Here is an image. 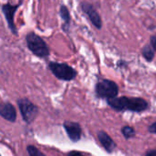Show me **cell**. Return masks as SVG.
<instances>
[{"mask_svg":"<svg viewBox=\"0 0 156 156\" xmlns=\"http://www.w3.org/2000/svg\"><path fill=\"white\" fill-rule=\"evenodd\" d=\"M26 41L30 51H31L36 56L44 58L49 55L50 51L48 45L40 36H38L34 32L28 33L26 37Z\"/></svg>","mask_w":156,"mask_h":156,"instance_id":"2","label":"cell"},{"mask_svg":"<svg viewBox=\"0 0 156 156\" xmlns=\"http://www.w3.org/2000/svg\"><path fill=\"white\" fill-rule=\"evenodd\" d=\"M98 137L100 143L106 149V151H108V152H111L114 151V149L116 147V143L113 141V140L110 138V136L108 135V133H106L105 131H99L98 134Z\"/></svg>","mask_w":156,"mask_h":156,"instance_id":"10","label":"cell"},{"mask_svg":"<svg viewBox=\"0 0 156 156\" xmlns=\"http://www.w3.org/2000/svg\"><path fill=\"white\" fill-rule=\"evenodd\" d=\"M0 156H1V155H0Z\"/></svg>","mask_w":156,"mask_h":156,"instance_id":"19","label":"cell"},{"mask_svg":"<svg viewBox=\"0 0 156 156\" xmlns=\"http://www.w3.org/2000/svg\"><path fill=\"white\" fill-rule=\"evenodd\" d=\"M21 3H22V1L20 0L19 4H16L14 6L10 5V4H5L2 6V10L6 17L9 27L14 34H17V29H16V26L14 23V15H15V12L17 11V9L20 7Z\"/></svg>","mask_w":156,"mask_h":156,"instance_id":"6","label":"cell"},{"mask_svg":"<svg viewBox=\"0 0 156 156\" xmlns=\"http://www.w3.org/2000/svg\"><path fill=\"white\" fill-rule=\"evenodd\" d=\"M81 8H82V10L85 12V14L89 18L92 24L97 29L100 30L101 27H102V21H101L100 16L98 15V13L97 12L95 8L92 5L88 4V3H82Z\"/></svg>","mask_w":156,"mask_h":156,"instance_id":"8","label":"cell"},{"mask_svg":"<svg viewBox=\"0 0 156 156\" xmlns=\"http://www.w3.org/2000/svg\"><path fill=\"white\" fill-rule=\"evenodd\" d=\"M27 151L30 156H46L44 153H42L40 150H38L33 145H29L27 147Z\"/></svg>","mask_w":156,"mask_h":156,"instance_id":"12","label":"cell"},{"mask_svg":"<svg viewBox=\"0 0 156 156\" xmlns=\"http://www.w3.org/2000/svg\"><path fill=\"white\" fill-rule=\"evenodd\" d=\"M68 156H86L84 153L80 152V151H70L68 153Z\"/></svg>","mask_w":156,"mask_h":156,"instance_id":"15","label":"cell"},{"mask_svg":"<svg viewBox=\"0 0 156 156\" xmlns=\"http://www.w3.org/2000/svg\"><path fill=\"white\" fill-rule=\"evenodd\" d=\"M146 156H156V150L155 151H151L147 152Z\"/></svg>","mask_w":156,"mask_h":156,"instance_id":"18","label":"cell"},{"mask_svg":"<svg viewBox=\"0 0 156 156\" xmlns=\"http://www.w3.org/2000/svg\"><path fill=\"white\" fill-rule=\"evenodd\" d=\"M149 131L151 132V133H156V122L151 124L149 128Z\"/></svg>","mask_w":156,"mask_h":156,"instance_id":"17","label":"cell"},{"mask_svg":"<svg viewBox=\"0 0 156 156\" xmlns=\"http://www.w3.org/2000/svg\"><path fill=\"white\" fill-rule=\"evenodd\" d=\"M63 128L71 140L78 141L81 139L82 129H81V126L78 123L73 122V121H64Z\"/></svg>","mask_w":156,"mask_h":156,"instance_id":"7","label":"cell"},{"mask_svg":"<svg viewBox=\"0 0 156 156\" xmlns=\"http://www.w3.org/2000/svg\"><path fill=\"white\" fill-rule=\"evenodd\" d=\"M108 105L119 111L121 110H131L140 112L148 108V104L141 98H128L126 97L114 98L108 99Z\"/></svg>","mask_w":156,"mask_h":156,"instance_id":"1","label":"cell"},{"mask_svg":"<svg viewBox=\"0 0 156 156\" xmlns=\"http://www.w3.org/2000/svg\"><path fill=\"white\" fill-rule=\"evenodd\" d=\"M18 106L23 119L27 123L32 122L38 115V108L29 99L21 98L18 100Z\"/></svg>","mask_w":156,"mask_h":156,"instance_id":"4","label":"cell"},{"mask_svg":"<svg viewBox=\"0 0 156 156\" xmlns=\"http://www.w3.org/2000/svg\"><path fill=\"white\" fill-rule=\"evenodd\" d=\"M150 41H151V47L153 48V50H154V51H156V35L151 36V39H150Z\"/></svg>","mask_w":156,"mask_h":156,"instance_id":"16","label":"cell"},{"mask_svg":"<svg viewBox=\"0 0 156 156\" xmlns=\"http://www.w3.org/2000/svg\"><path fill=\"white\" fill-rule=\"evenodd\" d=\"M49 69L58 79L63 81H71L74 79L77 73L73 67H71L67 63L62 62H50Z\"/></svg>","mask_w":156,"mask_h":156,"instance_id":"3","label":"cell"},{"mask_svg":"<svg viewBox=\"0 0 156 156\" xmlns=\"http://www.w3.org/2000/svg\"><path fill=\"white\" fill-rule=\"evenodd\" d=\"M142 55L145 57V59L147 61H151L153 59L154 56V52L152 51V49L150 46H145L142 50Z\"/></svg>","mask_w":156,"mask_h":156,"instance_id":"13","label":"cell"},{"mask_svg":"<svg viewBox=\"0 0 156 156\" xmlns=\"http://www.w3.org/2000/svg\"><path fill=\"white\" fill-rule=\"evenodd\" d=\"M0 116L10 122H15L17 119V113L14 106L9 102L1 103L0 104Z\"/></svg>","mask_w":156,"mask_h":156,"instance_id":"9","label":"cell"},{"mask_svg":"<svg viewBox=\"0 0 156 156\" xmlns=\"http://www.w3.org/2000/svg\"><path fill=\"white\" fill-rule=\"evenodd\" d=\"M60 16L63 20V24H62V29L64 31H68L69 30V27H70V21H71V17H70V13L68 9L65 6H61L60 8Z\"/></svg>","mask_w":156,"mask_h":156,"instance_id":"11","label":"cell"},{"mask_svg":"<svg viewBox=\"0 0 156 156\" xmlns=\"http://www.w3.org/2000/svg\"><path fill=\"white\" fill-rule=\"evenodd\" d=\"M96 92L98 97L103 98H114L119 93V87L113 81L102 80L96 87Z\"/></svg>","mask_w":156,"mask_h":156,"instance_id":"5","label":"cell"},{"mask_svg":"<svg viewBox=\"0 0 156 156\" xmlns=\"http://www.w3.org/2000/svg\"><path fill=\"white\" fill-rule=\"evenodd\" d=\"M121 131H122V134L124 135V137L127 138V139L131 138V137H133L135 135V130L131 127H129V126L123 127Z\"/></svg>","mask_w":156,"mask_h":156,"instance_id":"14","label":"cell"}]
</instances>
